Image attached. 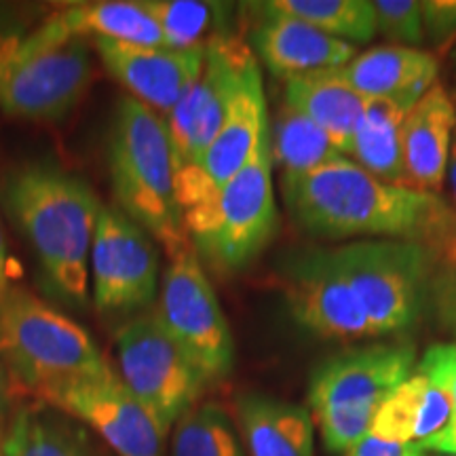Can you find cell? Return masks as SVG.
<instances>
[{
	"label": "cell",
	"mask_w": 456,
	"mask_h": 456,
	"mask_svg": "<svg viewBox=\"0 0 456 456\" xmlns=\"http://www.w3.org/2000/svg\"><path fill=\"white\" fill-rule=\"evenodd\" d=\"M269 131V106L262 72L258 60L252 57L243 68L218 135L191 169L175 175V195L182 214L212 197L232 175H237Z\"/></svg>",
	"instance_id": "14"
},
{
	"label": "cell",
	"mask_w": 456,
	"mask_h": 456,
	"mask_svg": "<svg viewBox=\"0 0 456 456\" xmlns=\"http://www.w3.org/2000/svg\"><path fill=\"white\" fill-rule=\"evenodd\" d=\"M271 157L285 186L345 155L309 117L283 100L271 127Z\"/></svg>",
	"instance_id": "26"
},
{
	"label": "cell",
	"mask_w": 456,
	"mask_h": 456,
	"mask_svg": "<svg viewBox=\"0 0 456 456\" xmlns=\"http://www.w3.org/2000/svg\"><path fill=\"white\" fill-rule=\"evenodd\" d=\"M94 64L87 41L34 47L0 34V110L28 121H60L87 94Z\"/></svg>",
	"instance_id": "8"
},
{
	"label": "cell",
	"mask_w": 456,
	"mask_h": 456,
	"mask_svg": "<svg viewBox=\"0 0 456 456\" xmlns=\"http://www.w3.org/2000/svg\"><path fill=\"white\" fill-rule=\"evenodd\" d=\"M0 456H3V454H0Z\"/></svg>",
	"instance_id": "40"
},
{
	"label": "cell",
	"mask_w": 456,
	"mask_h": 456,
	"mask_svg": "<svg viewBox=\"0 0 456 456\" xmlns=\"http://www.w3.org/2000/svg\"><path fill=\"white\" fill-rule=\"evenodd\" d=\"M345 456H425V452L416 444L385 442L368 433L362 442L346 450Z\"/></svg>",
	"instance_id": "34"
},
{
	"label": "cell",
	"mask_w": 456,
	"mask_h": 456,
	"mask_svg": "<svg viewBox=\"0 0 456 456\" xmlns=\"http://www.w3.org/2000/svg\"><path fill=\"white\" fill-rule=\"evenodd\" d=\"M431 296L444 328L456 338V269L444 271L431 283Z\"/></svg>",
	"instance_id": "33"
},
{
	"label": "cell",
	"mask_w": 456,
	"mask_h": 456,
	"mask_svg": "<svg viewBox=\"0 0 456 456\" xmlns=\"http://www.w3.org/2000/svg\"><path fill=\"white\" fill-rule=\"evenodd\" d=\"M454 61H456V53H454Z\"/></svg>",
	"instance_id": "39"
},
{
	"label": "cell",
	"mask_w": 456,
	"mask_h": 456,
	"mask_svg": "<svg viewBox=\"0 0 456 456\" xmlns=\"http://www.w3.org/2000/svg\"><path fill=\"white\" fill-rule=\"evenodd\" d=\"M256 7H260L262 20L252 34V45L262 64L275 77L288 81L302 74L334 70L357 55L351 43L328 37L317 28L273 9L269 3Z\"/></svg>",
	"instance_id": "18"
},
{
	"label": "cell",
	"mask_w": 456,
	"mask_h": 456,
	"mask_svg": "<svg viewBox=\"0 0 456 456\" xmlns=\"http://www.w3.org/2000/svg\"><path fill=\"white\" fill-rule=\"evenodd\" d=\"M425 37L433 45H446L456 34V0H425L420 3Z\"/></svg>",
	"instance_id": "32"
},
{
	"label": "cell",
	"mask_w": 456,
	"mask_h": 456,
	"mask_svg": "<svg viewBox=\"0 0 456 456\" xmlns=\"http://www.w3.org/2000/svg\"><path fill=\"white\" fill-rule=\"evenodd\" d=\"M452 406L429 376L414 372L376 410L370 436L395 444H420L446 429Z\"/></svg>",
	"instance_id": "22"
},
{
	"label": "cell",
	"mask_w": 456,
	"mask_h": 456,
	"mask_svg": "<svg viewBox=\"0 0 456 456\" xmlns=\"http://www.w3.org/2000/svg\"><path fill=\"white\" fill-rule=\"evenodd\" d=\"M252 57V51L232 38L214 37L208 43L201 74L165 117L175 175L191 169L218 135L243 68Z\"/></svg>",
	"instance_id": "13"
},
{
	"label": "cell",
	"mask_w": 456,
	"mask_h": 456,
	"mask_svg": "<svg viewBox=\"0 0 456 456\" xmlns=\"http://www.w3.org/2000/svg\"><path fill=\"white\" fill-rule=\"evenodd\" d=\"M419 100L412 95L366 100L351 146V157L359 167L389 184L406 186L402 163V125L410 108Z\"/></svg>",
	"instance_id": "24"
},
{
	"label": "cell",
	"mask_w": 456,
	"mask_h": 456,
	"mask_svg": "<svg viewBox=\"0 0 456 456\" xmlns=\"http://www.w3.org/2000/svg\"><path fill=\"white\" fill-rule=\"evenodd\" d=\"M24 38L34 47H51L66 41H114L165 47L163 34L155 17L146 11L144 0H95L66 4Z\"/></svg>",
	"instance_id": "17"
},
{
	"label": "cell",
	"mask_w": 456,
	"mask_h": 456,
	"mask_svg": "<svg viewBox=\"0 0 456 456\" xmlns=\"http://www.w3.org/2000/svg\"><path fill=\"white\" fill-rule=\"evenodd\" d=\"M281 195L313 237L440 243L450 258L456 249V212L437 192L389 184L349 157L281 186Z\"/></svg>",
	"instance_id": "1"
},
{
	"label": "cell",
	"mask_w": 456,
	"mask_h": 456,
	"mask_svg": "<svg viewBox=\"0 0 456 456\" xmlns=\"http://www.w3.org/2000/svg\"><path fill=\"white\" fill-rule=\"evenodd\" d=\"M0 357L11 380L34 399L112 368L87 330L20 285L0 300Z\"/></svg>",
	"instance_id": "5"
},
{
	"label": "cell",
	"mask_w": 456,
	"mask_h": 456,
	"mask_svg": "<svg viewBox=\"0 0 456 456\" xmlns=\"http://www.w3.org/2000/svg\"><path fill=\"white\" fill-rule=\"evenodd\" d=\"M416 370L429 376L433 383L440 385L446 391L450 406H452L448 427L437 436H456V345H431L425 351L423 359L416 363Z\"/></svg>",
	"instance_id": "31"
},
{
	"label": "cell",
	"mask_w": 456,
	"mask_h": 456,
	"mask_svg": "<svg viewBox=\"0 0 456 456\" xmlns=\"http://www.w3.org/2000/svg\"><path fill=\"white\" fill-rule=\"evenodd\" d=\"M416 368L406 342H374L323 359L311 374V419L330 452H346L370 433L376 410Z\"/></svg>",
	"instance_id": "4"
},
{
	"label": "cell",
	"mask_w": 456,
	"mask_h": 456,
	"mask_svg": "<svg viewBox=\"0 0 456 456\" xmlns=\"http://www.w3.org/2000/svg\"><path fill=\"white\" fill-rule=\"evenodd\" d=\"M159 249L151 232L121 212L102 205L89 254V285L95 309H146L159 296Z\"/></svg>",
	"instance_id": "11"
},
{
	"label": "cell",
	"mask_w": 456,
	"mask_h": 456,
	"mask_svg": "<svg viewBox=\"0 0 456 456\" xmlns=\"http://www.w3.org/2000/svg\"><path fill=\"white\" fill-rule=\"evenodd\" d=\"M157 298L159 323L195 362L208 383L224 379L235 362V342L192 245L171 256Z\"/></svg>",
	"instance_id": "10"
},
{
	"label": "cell",
	"mask_w": 456,
	"mask_h": 456,
	"mask_svg": "<svg viewBox=\"0 0 456 456\" xmlns=\"http://www.w3.org/2000/svg\"><path fill=\"white\" fill-rule=\"evenodd\" d=\"M94 45L114 81L163 118L199 78L208 47L169 49L114 41H94Z\"/></svg>",
	"instance_id": "16"
},
{
	"label": "cell",
	"mask_w": 456,
	"mask_h": 456,
	"mask_svg": "<svg viewBox=\"0 0 456 456\" xmlns=\"http://www.w3.org/2000/svg\"><path fill=\"white\" fill-rule=\"evenodd\" d=\"M235 412L248 456H315V423L305 406L265 393H243Z\"/></svg>",
	"instance_id": "20"
},
{
	"label": "cell",
	"mask_w": 456,
	"mask_h": 456,
	"mask_svg": "<svg viewBox=\"0 0 456 456\" xmlns=\"http://www.w3.org/2000/svg\"><path fill=\"white\" fill-rule=\"evenodd\" d=\"M15 288L13 283V269H11L7 239H4L3 226H0V300Z\"/></svg>",
	"instance_id": "36"
},
{
	"label": "cell",
	"mask_w": 456,
	"mask_h": 456,
	"mask_svg": "<svg viewBox=\"0 0 456 456\" xmlns=\"http://www.w3.org/2000/svg\"><path fill=\"white\" fill-rule=\"evenodd\" d=\"M273 9L345 43H370L379 34L370 0H273Z\"/></svg>",
	"instance_id": "28"
},
{
	"label": "cell",
	"mask_w": 456,
	"mask_h": 456,
	"mask_svg": "<svg viewBox=\"0 0 456 456\" xmlns=\"http://www.w3.org/2000/svg\"><path fill=\"white\" fill-rule=\"evenodd\" d=\"M0 454L102 456L78 420L43 402L15 410L9 429L0 442Z\"/></svg>",
	"instance_id": "25"
},
{
	"label": "cell",
	"mask_w": 456,
	"mask_h": 456,
	"mask_svg": "<svg viewBox=\"0 0 456 456\" xmlns=\"http://www.w3.org/2000/svg\"><path fill=\"white\" fill-rule=\"evenodd\" d=\"M37 402L89 427L117 456H165L167 433L125 387L117 370L68 380Z\"/></svg>",
	"instance_id": "12"
},
{
	"label": "cell",
	"mask_w": 456,
	"mask_h": 456,
	"mask_svg": "<svg viewBox=\"0 0 456 456\" xmlns=\"http://www.w3.org/2000/svg\"><path fill=\"white\" fill-rule=\"evenodd\" d=\"M376 26L385 38L399 47H414L423 43L425 28L419 0H376Z\"/></svg>",
	"instance_id": "30"
},
{
	"label": "cell",
	"mask_w": 456,
	"mask_h": 456,
	"mask_svg": "<svg viewBox=\"0 0 456 456\" xmlns=\"http://www.w3.org/2000/svg\"><path fill=\"white\" fill-rule=\"evenodd\" d=\"M446 180L450 182V191H452V199H454V203H456V138L452 140V148H450ZM454 212H456V209H454ZM452 260L456 262V249H454V254H452Z\"/></svg>",
	"instance_id": "38"
},
{
	"label": "cell",
	"mask_w": 456,
	"mask_h": 456,
	"mask_svg": "<svg viewBox=\"0 0 456 456\" xmlns=\"http://www.w3.org/2000/svg\"><path fill=\"white\" fill-rule=\"evenodd\" d=\"M283 283L289 313L306 332L338 342L379 338L334 249H311L289 258Z\"/></svg>",
	"instance_id": "15"
},
{
	"label": "cell",
	"mask_w": 456,
	"mask_h": 456,
	"mask_svg": "<svg viewBox=\"0 0 456 456\" xmlns=\"http://www.w3.org/2000/svg\"><path fill=\"white\" fill-rule=\"evenodd\" d=\"M283 100L309 117L342 155L351 157L353 135L368 98L346 81L342 68L288 78Z\"/></svg>",
	"instance_id": "21"
},
{
	"label": "cell",
	"mask_w": 456,
	"mask_h": 456,
	"mask_svg": "<svg viewBox=\"0 0 456 456\" xmlns=\"http://www.w3.org/2000/svg\"><path fill=\"white\" fill-rule=\"evenodd\" d=\"M144 7L155 17L165 47L169 49L205 47L212 41L208 34L218 28L224 11L222 4L199 0H144Z\"/></svg>",
	"instance_id": "29"
},
{
	"label": "cell",
	"mask_w": 456,
	"mask_h": 456,
	"mask_svg": "<svg viewBox=\"0 0 456 456\" xmlns=\"http://www.w3.org/2000/svg\"><path fill=\"white\" fill-rule=\"evenodd\" d=\"M342 74L363 98H397L412 95L419 100L436 85L437 60L423 49L385 45L353 57Z\"/></svg>",
	"instance_id": "23"
},
{
	"label": "cell",
	"mask_w": 456,
	"mask_h": 456,
	"mask_svg": "<svg viewBox=\"0 0 456 456\" xmlns=\"http://www.w3.org/2000/svg\"><path fill=\"white\" fill-rule=\"evenodd\" d=\"M188 241L216 271H241L277 231L271 131L248 165L195 208L182 214Z\"/></svg>",
	"instance_id": "6"
},
{
	"label": "cell",
	"mask_w": 456,
	"mask_h": 456,
	"mask_svg": "<svg viewBox=\"0 0 456 456\" xmlns=\"http://www.w3.org/2000/svg\"><path fill=\"white\" fill-rule=\"evenodd\" d=\"M0 199L37 256L45 292L85 309L91 243L104 205L94 188L53 163H26L4 175Z\"/></svg>",
	"instance_id": "2"
},
{
	"label": "cell",
	"mask_w": 456,
	"mask_h": 456,
	"mask_svg": "<svg viewBox=\"0 0 456 456\" xmlns=\"http://www.w3.org/2000/svg\"><path fill=\"white\" fill-rule=\"evenodd\" d=\"M456 129V108L442 85H433L410 108L402 125V163L406 186L436 192L446 180Z\"/></svg>",
	"instance_id": "19"
},
{
	"label": "cell",
	"mask_w": 456,
	"mask_h": 456,
	"mask_svg": "<svg viewBox=\"0 0 456 456\" xmlns=\"http://www.w3.org/2000/svg\"><path fill=\"white\" fill-rule=\"evenodd\" d=\"M108 169L114 205L138 222L171 256L186 249L167 125L161 114L134 100L118 102L108 135Z\"/></svg>",
	"instance_id": "3"
},
{
	"label": "cell",
	"mask_w": 456,
	"mask_h": 456,
	"mask_svg": "<svg viewBox=\"0 0 456 456\" xmlns=\"http://www.w3.org/2000/svg\"><path fill=\"white\" fill-rule=\"evenodd\" d=\"M13 414V380H11L9 370L4 366L3 357H0V442H3L4 433L9 429Z\"/></svg>",
	"instance_id": "35"
},
{
	"label": "cell",
	"mask_w": 456,
	"mask_h": 456,
	"mask_svg": "<svg viewBox=\"0 0 456 456\" xmlns=\"http://www.w3.org/2000/svg\"><path fill=\"white\" fill-rule=\"evenodd\" d=\"M423 452H442L448 456H456V436H436L429 437V440L416 444Z\"/></svg>",
	"instance_id": "37"
},
{
	"label": "cell",
	"mask_w": 456,
	"mask_h": 456,
	"mask_svg": "<svg viewBox=\"0 0 456 456\" xmlns=\"http://www.w3.org/2000/svg\"><path fill=\"white\" fill-rule=\"evenodd\" d=\"M334 256L376 336L403 332L419 322L431 294L427 245L399 239H359L334 248Z\"/></svg>",
	"instance_id": "7"
},
{
	"label": "cell",
	"mask_w": 456,
	"mask_h": 456,
	"mask_svg": "<svg viewBox=\"0 0 456 456\" xmlns=\"http://www.w3.org/2000/svg\"><path fill=\"white\" fill-rule=\"evenodd\" d=\"M117 353V374L165 433L197 406L208 379L159 323L155 313L129 319L118 328Z\"/></svg>",
	"instance_id": "9"
},
{
	"label": "cell",
	"mask_w": 456,
	"mask_h": 456,
	"mask_svg": "<svg viewBox=\"0 0 456 456\" xmlns=\"http://www.w3.org/2000/svg\"><path fill=\"white\" fill-rule=\"evenodd\" d=\"M169 456H248L231 414L218 403H197L171 429Z\"/></svg>",
	"instance_id": "27"
}]
</instances>
